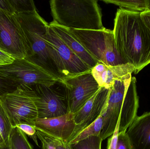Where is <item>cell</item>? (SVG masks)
<instances>
[{
  "label": "cell",
  "instance_id": "f546056e",
  "mask_svg": "<svg viewBox=\"0 0 150 149\" xmlns=\"http://www.w3.org/2000/svg\"><path fill=\"white\" fill-rule=\"evenodd\" d=\"M142 20L150 31V10L141 13Z\"/></svg>",
  "mask_w": 150,
  "mask_h": 149
},
{
  "label": "cell",
  "instance_id": "e0dca14e",
  "mask_svg": "<svg viewBox=\"0 0 150 149\" xmlns=\"http://www.w3.org/2000/svg\"><path fill=\"white\" fill-rule=\"evenodd\" d=\"M49 24L75 55L91 69L98 64V62L90 55L80 42L71 33L70 29L55 24L52 22Z\"/></svg>",
  "mask_w": 150,
  "mask_h": 149
},
{
  "label": "cell",
  "instance_id": "3957f363",
  "mask_svg": "<svg viewBox=\"0 0 150 149\" xmlns=\"http://www.w3.org/2000/svg\"><path fill=\"white\" fill-rule=\"evenodd\" d=\"M52 22L69 29L99 30L105 29L98 1H50Z\"/></svg>",
  "mask_w": 150,
  "mask_h": 149
},
{
  "label": "cell",
  "instance_id": "f1b7e54d",
  "mask_svg": "<svg viewBox=\"0 0 150 149\" xmlns=\"http://www.w3.org/2000/svg\"><path fill=\"white\" fill-rule=\"evenodd\" d=\"M0 10L15 15L14 9L10 0H0Z\"/></svg>",
  "mask_w": 150,
  "mask_h": 149
},
{
  "label": "cell",
  "instance_id": "cb8c5ba5",
  "mask_svg": "<svg viewBox=\"0 0 150 149\" xmlns=\"http://www.w3.org/2000/svg\"><path fill=\"white\" fill-rule=\"evenodd\" d=\"M38 138L41 142L42 149H56L55 138L37 130Z\"/></svg>",
  "mask_w": 150,
  "mask_h": 149
},
{
  "label": "cell",
  "instance_id": "4316f807",
  "mask_svg": "<svg viewBox=\"0 0 150 149\" xmlns=\"http://www.w3.org/2000/svg\"><path fill=\"white\" fill-rule=\"evenodd\" d=\"M15 59L11 55L0 50V67L12 64Z\"/></svg>",
  "mask_w": 150,
  "mask_h": 149
},
{
  "label": "cell",
  "instance_id": "ffe728a7",
  "mask_svg": "<svg viewBox=\"0 0 150 149\" xmlns=\"http://www.w3.org/2000/svg\"><path fill=\"white\" fill-rule=\"evenodd\" d=\"M103 123V114L102 112L98 118L93 123L80 132L68 143L73 144L90 136H99L100 135L102 130Z\"/></svg>",
  "mask_w": 150,
  "mask_h": 149
},
{
  "label": "cell",
  "instance_id": "ba28073f",
  "mask_svg": "<svg viewBox=\"0 0 150 149\" xmlns=\"http://www.w3.org/2000/svg\"><path fill=\"white\" fill-rule=\"evenodd\" d=\"M131 78V74H127L115 80L109 88L110 93L106 109L104 108L102 111L103 127L100 135L102 141L111 136L116 129Z\"/></svg>",
  "mask_w": 150,
  "mask_h": 149
},
{
  "label": "cell",
  "instance_id": "9a60e30c",
  "mask_svg": "<svg viewBox=\"0 0 150 149\" xmlns=\"http://www.w3.org/2000/svg\"><path fill=\"white\" fill-rule=\"evenodd\" d=\"M126 134L133 149H150V112L137 116Z\"/></svg>",
  "mask_w": 150,
  "mask_h": 149
},
{
  "label": "cell",
  "instance_id": "2e32d148",
  "mask_svg": "<svg viewBox=\"0 0 150 149\" xmlns=\"http://www.w3.org/2000/svg\"><path fill=\"white\" fill-rule=\"evenodd\" d=\"M139 97L137 90V80L132 77L125 95L120 119L119 132L126 131L137 115Z\"/></svg>",
  "mask_w": 150,
  "mask_h": 149
},
{
  "label": "cell",
  "instance_id": "1f68e13d",
  "mask_svg": "<svg viewBox=\"0 0 150 149\" xmlns=\"http://www.w3.org/2000/svg\"><path fill=\"white\" fill-rule=\"evenodd\" d=\"M0 149H10L9 146L8 147H5V148H0Z\"/></svg>",
  "mask_w": 150,
  "mask_h": 149
},
{
  "label": "cell",
  "instance_id": "8992f818",
  "mask_svg": "<svg viewBox=\"0 0 150 149\" xmlns=\"http://www.w3.org/2000/svg\"><path fill=\"white\" fill-rule=\"evenodd\" d=\"M0 75L13 81L18 87L38 85H49L59 80L25 59H15L12 64L0 67Z\"/></svg>",
  "mask_w": 150,
  "mask_h": 149
},
{
  "label": "cell",
  "instance_id": "ac0fdd59",
  "mask_svg": "<svg viewBox=\"0 0 150 149\" xmlns=\"http://www.w3.org/2000/svg\"><path fill=\"white\" fill-rule=\"evenodd\" d=\"M103 1L118 5L120 8L140 13L148 10L149 4V0H105Z\"/></svg>",
  "mask_w": 150,
  "mask_h": 149
},
{
  "label": "cell",
  "instance_id": "6da1fadb",
  "mask_svg": "<svg viewBox=\"0 0 150 149\" xmlns=\"http://www.w3.org/2000/svg\"><path fill=\"white\" fill-rule=\"evenodd\" d=\"M113 32L119 55L126 64L134 66L135 74L150 64V31L141 13L119 9Z\"/></svg>",
  "mask_w": 150,
  "mask_h": 149
},
{
  "label": "cell",
  "instance_id": "4dcf8cb0",
  "mask_svg": "<svg viewBox=\"0 0 150 149\" xmlns=\"http://www.w3.org/2000/svg\"><path fill=\"white\" fill-rule=\"evenodd\" d=\"M55 143L56 145V149H72L70 145L67 142L61 141L55 138Z\"/></svg>",
  "mask_w": 150,
  "mask_h": 149
},
{
  "label": "cell",
  "instance_id": "7c38bea8",
  "mask_svg": "<svg viewBox=\"0 0 150 149\" xmlns=\"http://www.w3.org/2000/svg\"><path fill=\"white\" fill-rule=\"evenodd\" d=\"M45 40L56 51L63 65L66 78L91 71L67 46L49 24L46 33Z\"/></svg>",
  "mask_w": 150,
  "mask_h": 149
},
{
  "label": "cell",
  "instance_id": "8fae6325",
  "mask_svg": "<svg viewBox=\"0 0 150 149\" xmlns=\"http://www.w3.org/2000/svg\"><path fill=\"white\" fill-rule=\"evenodd\" d=\"M109 93L110 89L100 87L80 110L74 114L76 127L67 143H69L98 118L106 106Z\"/></svg>",
  "mask_w": 150,
  "mask_h": 149
},
{
  "label": "cell",
  "instance_id": "d6986e66",
  "mask_svg": "<svg viewBox=\"0 0 150 149\" xmlns=\"http://www.w3.org/2000/svg\"><path fill=\"white\" fill-rule=\"evenodd\" d=\"M12 127L0 100V148L9 146V137Z\"/></svg>",
  "mask_w": 150,
  "mask_h": 149
},
{
  "label": "cell",
  "instance_id": "5b68a950",
  "mask_svg": "<svg viewBox=\"0 0 150 149\" xmlns=\"http://www.w3.org/2000/svg\"><path fill=\"white\" fill-rule=\"evenodd\" d=\"M90 55L98 62L108 66L125 64L116 49L113 31L70 29Z\"/></svg>",
  "mask_w": 150,
  "mask_h": 149
},
{
  "label": "cell",
  "instance_id": "7402d4cb",
  "mask_svg": "<svg viewBox=\"0 0 150 149\" xmlns=\"http://www.w3.org/2000/svg\"><path fill=\"white\" fill-rule=\"evenodd\" d=\"M15 15L37 11L34 1L31 0H10Z\"/></svg>",
  "mask_w": 150,
  "mask_h": 149
},
{
  "label": "cell",
  "instance_id": "484cf974",
  "mask_svg": "<svg viewBox=\"0 0 150 149\" xmlns=\"http://www.w3.org/2000/svg\"><path fill=\"white\" fill-rule=\"evenodd\" d=\"M116 149H133L126 131L119 132Z\"/></svg>",
  "mask_w": 150,
  "mask_h": 149
},
{
  "label": "cell",
  "instance_id": "d4e9b609",
  "mask_svg": "<svg viewBox=\"0 0 150 149\" xmlns=\"http://www.w3.org/2000/svg\"><path fill=\"white\" fill-rule=\"evenodd\" d=\"M16 127L23 132L26 135L31 138L36 145L39 146L37 135V130L34 126L29 124H20L17 125Z\"/></svg>",
  "mask_w": 150,
  "mask_h": 149
},
{
  "label": "cell",
  "instance_id": "277c9868",
  "mask_svg": "<svg viewBox=\"0 0 150 149\" xmlns=\"http://www.w3.org/2000/svg\"><path fill=\"white\" fill-rule=\"evenodd\" d=\"M18 88L33 100L39 119L56 118L69 113L66 88L61 80L49 85L21 86Z\"/></svg>",
  "mask_w": 150,
  "mask_h": 149
},
{
  "label": "cell",
  "instance_id": "83f0119b",
  "mask_svg": "<svg viewBox=\"0 0 150 149\" xmlns=\"http://www.w3.org/2000/svg\"><path fill=\"white\" fill-rule=\"evenodd\" d=\"M119 124H120V121L118 122L114 133L111 136L110 138L108 139L107 149H116L118 134L119 133Z\"/></svg>",
  "mask_w": 150,
  "mask_h": 149
},
{
  "label": "cell",
  "instance_id": "d6a6232c",
  "mask_svg": "<svg viewBox=\"0 0 150 149\" xmlns=\"http://www.w3.org/2000/svg\"><path fill=\"white\" fill-rule=\"evenodd\" d=\"M148 10H150V0H149V7H148Z\"/></svg>",
  "mask_w": 150,
  "mask_h": 149
},
{
  "label": "cell",
  "instance_id": "44dd1931",
  "mask_svg": "<svg viewBox=\"0 0 150 149\" xmlns=\"http://www.w3.org/2000/svg\"><path fill=\"white\" fill-rule=\"evenodd\" d=\"M102 139L100 136H91L70 144L72 149H101Z\"/></svg>",
  "mask_w": 150,
  "mask_h": 149
},
{
  "label": "cell",
  "instance_id": "4fadbf2b",
  "mask_svg": "<svg viewBox=\"0 0 150 149\" xmlns=\"http://www.w3.org/2000/svg\"><path fill=\"white\" fill-rule=\"evenodd\" d=\"M76 126L74 114L70 113L56 118H38L34 125L36 130L67 142L74 133Z\"/></svg>",
  "mask_w": 150,
  "mask_h": 149
},
{
  "label": "cell",
  "instance_id": "9c48e42d",
  "mask_svg": "<svg viewBox=\"0 0 150 149\" xmlns=\"http://www.w3.org/2000/svg\"><path fill=\"white\" fill-rule=\"evenodd\" d=\"M0 50L15 59H25L27 46L25 38L15 15L0 10Z\"/></svg>",
  "mask_w": 150,
  "mask_h": 149
},
{
  "label": "cell",
  "instance_id": "7a4b0ae2",
  "mask_svg": "<svg viewBox=\"0 0 150 149\" xmlns=\"http://www.w3.org/2000/svg\"><path fill=\"white\" fill-rule=\"evenodd\" d=\"M19 22L27 46L25 59L57 80L66 78L63 65L56 51L45 40L49 24L38 11L15 15Z\"/></svg>",
  "mask_w": 150,
  "mask_h": 149
},
{
  "label": "cell",
  "instance_id": "30bf717a",
  "mask_svg": "<svg viewBox=\"0 0 150 149\" xmlns=\"http://www.w3.org/2000/svg\"><path fill=\"white\" fill-rule=\"evenodd\" d=\"M61 80L66 88L68 112L73 114L80 110L100 88L91 71Z\"/></svg>",
  "mask_w": 150,
  "mask_h": 149
},
{
  "label": "cell",
  "instance_id": "5bb4252c",
  "mask_svg": "<svg viewBox=\"0 0 150 149\" xmlns=\"http://www.w3.org/2000/svg\"><path fill=\"white\" fill-rule=\"evenodd\" d=\"M134 71V66L129 64L108 66L98 63L91 69V72L100 87L109 89L115 80L132 74Z\"/></svg>",
  "mask_w": 150,
  "mask_h": 149
},
{
  "label": "cell",
  "instance_id": "603a6c76",
  "mask_svg": "<svg viewBox=\"0 0 150 149\" xmlns=\"http://www.w3.org/2000/svg\"><path fill=\"white\" fill-rule=\"evenodd\" d=\"M18 88L16 84L0 75V97L13 92Z\"/></svg>",
  "mask_w": 150,
  "mask_h": 149
},
{
  "label": "cell",
  "instance_id": "52a82bcc",
  "mask_svg": "<svg viewBox=\"0 0 150 149\" xmlns=\"http://www.w3.org/2000/svg\"><path fill=\"white\" fill-rule=\"evenodd\" d=\"M1 103L12 128L20 124L34 126L38 112L33 100L18 88L13 92L0 97Z\"/></svg>",
  "mask_w": 150,
  "mask_h": 149
}]
</instances>
